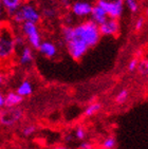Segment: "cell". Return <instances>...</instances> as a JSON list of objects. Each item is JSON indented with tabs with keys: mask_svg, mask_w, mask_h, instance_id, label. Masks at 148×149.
<instances>
[{
	"mask_svg": "<svg viewBox=\"0 0 148 149\" xmlns=\"http://www.w3.org/2000/svg\"><path fill=\"white\" fill-rule=\"evenodd\" d=\"M21 1L22 0H1L3 8L6 10L9 16H13L14 13L21 6Z\"/></svg>",
	"mask_w": 148,
	"mask_h": 149,
	"instance_id": "cell-13",
	"label": "cell"
},
{
	"mask_svg": "<svg viewBox=\"0 0 148 149\" xmlns=\"http://www.w3.org/2000/svg\"><path fill=\"white\" fill-rule=\"evenodd\" d=\"M146 14L148 15V8H147V10H146Z\"/></svg>",
	"mask_w": 148,
	"mask_h": 149,
	"instance_id": "cell-34",
	"label": "cell"
},
{
	"mask_svg": "<svg viewBox=\"0 0 148 149\" xmlns=\"http://www.w3.org/2000/svg\"><path fill=\"white\" fill-rule=\"evenodd\" d=\"M117 147V139L114 135H108L103 140L101 144L102 149H115Z\"/></svg>",
	"mask_w": 148,
	"mask_h": 149,
	"instance_id": "cell-17",
	"label": "cell"
},
{
	"mask_svg": "<svg viewBox=\"0 0 148 149\" xmlns=\"http://www.w3.org/2000/svg\"><path fill=\"white\" fill-rule=\"evenodd\" d=\"M103 105L100 102H93V103H90L88 106L86 107L85 110H84L83 115L85 118H92L93 115H95L96 113L102 110Z\"/></svg>",
	"mask_w": 148,
	"mask_h": 149,
	"instance_id": "cell-16",
	"label": "cell"
},
{
	"mask_svg": "<svg viewBox=\"0 0 148 149\" xmlns=\"http://www.w3.org/2000/svg\"><path fill=\"white\" fill-rule=\"evenodd\" d=\"M52 149H69L67 146H65V145H59V146H55L53 147Z\"/></svg>",
	"mask_w": 148,
	"mask_h": 149,
	"instance_id": "cell-31",
	"label": "cell"
},
{
	"mask_svg": "<svg viewBox=\"0 0 148 149\" xmlns=\"http://www.w3.org/2000/svg\"><path fill=\"white\" fill-rule=\"evenodd\" d=\"M93 147V144L88 142V141H82L78 146V149H91Z\"/></svg>",
	"mask_w": 148,
	"mask_h": 149,
	"instance_id": "cell-25",
	"label": "cell"
},
{
	"mask_svg": "<svg viewBox=\"0 0 148 149\" xmlns=\"http://www.w3.org/2000/svg\"><path fill=\"white\" fill-rule=\"evenodd\" d=\"M23 2H29V1H30V0H22Z\"/></svg>",
	"mask_w": 148,
	"mask_h": 149,
	"instance_id": "cell-32",
	"label": "cell"
},
{
	"mask_svg": "<svg viewBox=\"0 0 148 149\" xmlns=\"http://www.w3.org/2000/svg\"><path fill=\"white\" fill-rule=\"evenodd\" d=\"M37 131V127L34 124H29L21 128V135L23 138H30L32 135H34Z\"/></svg>",
	"mask_w": 148,
	"mask_h": 149,
	"instance_id": "cell-19",
	"label": "cell"
},
{
	"mask_svg": "<svg viewBox=\"0 0 148 149\" xmlns=\"http://www.w3.org/2000/svg\"><path fill=\"white\" fill-rule=\"evenodd\" d=\"M74 138L76 139L77 141H85L86 139H87V130H86V128L84 126H82V125H78V126L74 129Z\"/></svg>",
	"mask_w": 148,
	"mask_h": 149,
	"instance_id": "cell-20",
	"label": "cell"
},
{
	"mask_svg": "<svg viewBox=\"0 0 148 149\" xmlns=\"http://www.w3.org/2000/svg\"><path fill=\"white\" fill-rule=\"evenodd\" d=\"M93 6L88 1H80L76 0L71 6V11L77 17H87L91 15Z\"/></svg>",
	"mask_w": 148,
	"mask_h": 149,
	"instance_id": "cell-8",
	"label": "cell"
},
{
	"mask_svg": "<svg viewBox=\"0 0 148 149\" xmlns=\"http://www.w3.org/2000/svg\"><path fill=\"white\" fill-rule=\"evenodd\" d=\"M24 97L18 93L17 91H10L6 94V106L4 108H13L18 107L23 103Z\"/></svg>",
	"mask_w": 148,
	"mask_h": 149,
	"instance_id": "cell-10",
	"label": "cell"
},
{
	"mask_svg": "<svg viewBox=\"0 0 148 149\" xmlns=\"http://www.w3.org/2000/svg\"><path fill=\"white\" fill-rule=\"evenodd\" d=\"M24 111L22 108L13 107V108H2L0 110V124L4 128H13L22 120Z\"/></svg>",
	"mask_w": 148,
	"mask_h": 149,
	"instance_id": "cell-2",
	"label": "cell"
},
{
	"mask_svg": "<svg viewBox=\"0 0 148 149\" xmlns=\"http://www.w3.org/2000/svg\"><path fill=\"white\" fill-rule=\"evenodd\" d=\"M73 135H74V134H73ZM73 135H72L71 133H66V134L63 136L64 142H66V143H69V142H71L72 139H73Z\"/></svg>",
	"mask_w": 148,
	"mask_h": 149,
	"instance_id": "cell-28",
	"label": "cell"
},
{
	"mask_svg": "<svg viewBox=\"0 0 148 149\" xmlns=\"http://www.w3.org/2000/svg\"><path fill=\"white\" fill-rule=\"evenodd\" d=\"M119 31H120V24L114 18L109 17L105 22L100 26L101 34L105 36H114L119 33Z\"/></svg>",
	"mask_w": 148,
	"mask_h": 149,
	"instance_id": "cell-9",
	"label": "cell"
},
{
	"mask_svg": "<svg viewBox=\"0 0 148 149\" xmlns=\"http://www.w3.org/2000/svg\"><path fill=\"white\" fill-rule=\"evenodd\" d=\"M100 26L93 20H87L74 28V33L72 38L77 39L86 43L89 48L96 46L101 37ZM71 38V39H72ZM70 39V40H71Z\"/></svg>",
	"mask_w": 148,
	"mask_h": 149,
	"instance_id": "cell-1",
	"label": "cell"
},
{
	"mask_svg": "<svg viewBox=\"0 0 148 149\" xmlns=\"http://www.w3.org/2000/svg\"><path fill=\"white\" fill-rule=\"evenodd\" d=\"M91 149H102V148H96V147H92Z\"/></svg>",
	"mask_w": 148,
	"mask_h": 149,
	"instance_id": "cell-33",
	"label": "cell"
},
{
	"mask_svg": "<svg viewBox=\"0 0 148 149\" xmlns=\"http://www.w3.org/2000/svg\"><path fill=\"white\" fill-rule=\"evenodd\" d=\"M66 43H67V50H68L69 55L74 60H80L84 55L88 52V50L90 49L86 43L82 42L77 39H74V38H72L71 40H69L68 42Z\"/></svg>",
	"mask_w": 148,
	"mask_h": 149,
	"instance_id": "cell-7",
	"label": "cell"
},
{
	"mask_svg": "<svg viewBox=\"0 0 148 149\" xmlns=\"http://www.w3.org/2000/svg\"><path fill=\"white\" fill-rule=\"evenodd\" d=\"M21 30H22L23 35L28 39L30 46L33 49H39V47L43 41H41V37H40L39 32H38V29H37L36 23L30 22V21H24L22 23V26H21Z\"/></svg>",
	"mask_w": 148,
	"mask_h": 149,
	"instance_id": "cell-5",
	"label": "cell"
},
{
	"mask_svg": "<svg viewBox=\"0 0 148 149\" xmlns=\"http://www.w3.org/2000/svg\"><path fill=\"white\" fill-rule=\"evenodd\" d=\"M138 66H139V59L138 58H133V59H131L129 61L127 69H128L129 72H134L135 70H138Z\"/></svg>",
	"mask_w": 148,
	"mask_h": 149,
	"instance_id": "cell-23",
	"label": "cell"
},
{
	"mask_svg": "<svg viewBox=\"0 0 148 149\" xmlns=\"http://www.w3.org/2000/svg\"><path fill=\"white\" fill-rule=\"evenodd\" d=\"M106 1H112V0H106Z\"/></svg>",
	"mask_w": 148,
	"mask_h": 149,
	"instance_id": "cell-35",
	"label": "cell"
},
{
	"mask_svg": "<svg viewBox=\"0 0 148 149\" xmlns=\"http://www.w3.org/2000/svg\"><path fill=\"white\" fill-rule=\"evenodd\" d=\"M16 49L15 37L9 29L2 28L0 36V58L1 60L9 59Z\"/></svg>",
	"mask_w": 148,
	"mask_h": 149,
	"instance_id": "cell-4",
	"label": "cell"
},
{
	"mask_svg": "<svg viewBox=\"0 0 148 149\" xmlns=\"http://www.w3.org/2000/svg\"><path fill=\"white\" fill-rule=\"evenodd\" d=\"M12 19L15 23H21V24L24 21L37 23L40 20V14L35 9L34 6L30 3H24L15 12L14 15L12 16Z\"/></svg>",
	"mask_w": 148,
	"mask_h": 149,
	"instance_id": "cell-3",
	"label": "cell"
},
{
	"mask_svg": "<svg viewBox=\"0 0 148 149\" xmlns=\"http://www.w3.org/2000/svg\"><path fill=\"white\" fill-rule=\"evenodd\" d=\"M4 106H6V95L4 94H0V108L2 109V108H4Z\"/></svg>",
	"mask_w": 148,
	"mask_h": 149,
	"instance_id": "cell-29",
	"label": "cell"
},
{
	"mask_svg": "<svg viewBox=\"0 0 148 149\" xmlns=\"http://www.w3.org/2000/svg\"><path fill=\"white\" fill-rule=\"evenodd\" d=\"M143 24H144V18L140 17L139 19L137 20V22H135V26H134V28H135V30H137V31H139V30H141L143 28Z\"/></svg>",
	"mask_w": 148,
	"mask_h": 149,
	"instance_id": "cell-27",
	"label": "cell"
},
{
	"mask_svg": "<svg viewBox=\"0 0 148 149\" xmlns=\"http://www.w3.org/2000/svg\"><path fill=\"white\" fill-rule=\"evenodd\" d=\"M15 45H16V48H18V47L23 48V47H24V38H23V36L17 35V36L15 37Z\"/></svg>",
	"mask_w": 148,
	"mask_h": 149,
	"instance_id": "cell-24",
	"label": "cell"
},
{
	"mask_svg": "<svg viewBox=\"0 0 148 149\" xmlns=\"http://www.w3.org/2000/svg\"><path fill=\"white\" fill-rule=\"evenodd\" d=\"M43 15H45L47 18L54 17V16H55V10L54 9H50V8H48V9H45V10H43Z\"/></svg>",
	"mask_w": 148,
	"mask_h": 149,
	"instance_id": "cell-26",
	"label": "cell"
},
{
	"mask_svg": "<svg viewBox=\"0 0 148 149\" xmlns=\"http://www.w3.org/2000/svg\"><path fill=\"white\" fill-rule=\"evenodd\" d=\"M38 51L43 56H45L47 58H53L57 54L56 46L51 41H43Z\"/></svg>",
	"mask_w": 148,
	"mask_h": 149,
	"instance_id": "cell-12",
	"label": "cell"
},
{
	"mask_svg": "<svg viewBox=\"0 0 148 149\" xmlns=\"http://www.w3.org/2000/svg\"><path fill=\"white\" fill-rule=\"evenodd\" d=\"M97 4L101 6L105 10L110 18L117 19L122 16L123 9H124V1L123 0H112V1H106V0H98Z\"/></svg>",
	"mask_w": 148,
	"mask_h": 149,
	"instance_id": "cell-6",
	"label": "cell"
},
{
	"mask_svg": "<svg viewBox=\"0 0 148 149\" xmlns=\"http://www.w3.org/2000/svg\"><path fill=\"white\" fill-rule=\"evenodd\" d=\"M91 18L94 22H96L98 26H101V24H103L106 20L108 19L109 16L106 13L105 10L96 3L95 6H93V10H92V13H91Z\"/></svg>",
	"mask_w": 148,
	"mask_h": 149,
	"instance_id": "cell-11",
	"label": "cell"
},
{
	"mask_svg": "<svg viewBox=\"0 0 148 149\" xmlns=\"http://www.w3.org/2000/svg\"><path fill=\"white\" fill-rule=\"evenodd\" d=\"M129 97V91L127 89H122L114 97V103L117 105H123L125 104Z\"/></svg>",
	"mask_w": 148,
	"mask_h": 149,
	"instance_id": "cell-18",
	"label": "cell"
},
{
	"mask_svg": "<svg viewBox=\"0 0 148 149\" xmlns=\"http://www.w3.org/2000/svg\"><path fill=\"white\" fill-rule=\"evenodd\" d=\"M71 1L72 0H60V2H61V4L65 6H69L70 4H71Z\"/></svg>",
	"mask_w": 148,
	"mask_h": 149,
	"instance_id": "cell-30",
	"label": "cell"
},
{
	"mask_svg": "<svg viewBox=\"0 0 148 149\" xmlns=\"http://www.w3.org/2000/svg\"><path fill=\"white\" fill-rule=\"evenodd\" d=\"M126 4L128 6V9L130 10L131 13H137L138 9H139V3L138 0H125Z\"/></svg>",
	"mask_w": 148,
	"mask_h": 149,
	"instance_id": "cell-22",
	"label": "cell"
},
{
	"mask_svg": "<svg viewBox=\"0 0 148 149\" xmlns=\"http://www.w3.org/2000/svg\"><path fill=\"white\" fill-rule=\"evenodd\" d=\"M33 60V53H32L31 47H27L24 46L20 52V56H19V65L20 66H27V65H30Z\"/></svg>",
	"mask_w": 148,
	"mask_h": 149,
	"instance_id": "cell-14",
	"label": "cell"
},
{
	"mask_svg": "<svg viewBox=\"0 0 148 149\" xmlns=\"http://www.w3.org/2000/svg\"><path fill=\"white\" fill-rule=\"evenodd\" d=\"M138 72L139 74L143 77H147L148 76V59H142L139 61V66H138Z\"/></svg>",
	"mask_w": 148,
	"mask_h": 149,
	"instance_id": "cell-21",
	"label": "cell"
},
{
	"mask_svg": "<svg viewBox=\"0 0 148 149\" xmlns=\"http://www.w3.org/2000/svg\"><path fill=\"white\" fill-rule=\"evenodd\" d=\"M33 90L34 89H33V85H32V83L30 81V80L26 79L20 83V85L17 87L16 91H17L21 96H23V97H28V96L32 95Z\"/></svg>",
	"mask_w": 148,
	"mask_h": 149,
	"instance_id": "cell-15",
	"label": "cell"
}]
</instances>
